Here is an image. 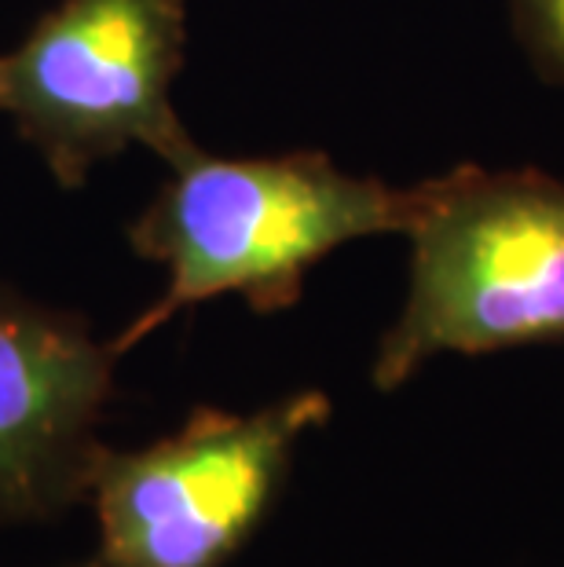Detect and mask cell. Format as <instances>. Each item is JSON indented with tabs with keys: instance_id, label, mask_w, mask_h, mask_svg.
Masks as SVG:
<instances>
[{
	"instance_id": "1",
	"label": "cell",
	"mask_w": 564,
	"mask_h": 567,
	"mask_svg": "<svg viewBox=\"0 0 564 567\" xmlns=\"http://www.w3.org/2000/svg\"><path fill=\"white\" fill-rule=\"evenodd\" d=\"M165 168L125 227L132 252L162 268L165 286L111 341L117 359L217 297H243L260 316L286 311L330 252L403 235L414 213V187L348 173L322 151L221 158L195 143Z\"/></svg>"
},
{
	"instance_id": "2",
	"label": "cell",
	"mask_w": 564,
	"mask_h": 567,
	"mask_svg": "<svg viewBox=\"0 0 564 567\" xmlns=\"http://www.w3.org/2000/svg\"><path fill=\"white\" fill-rule=\"evenodd\" d=\"M407 293L370 384L396 392L433 359L564 337V179L459 165L414 184Z\"/></svg>"
},
{
	"instance_id": "3",
	"label": "cell",
	"mask_w": 564,
	"mask_h": 567,
	"mask_svg": "<svg viewBox=\"0 0 564 567\" xmlns=\"http://www.w3.org/2000/svg\"><path fill=\"white\" fill-rule=\"evenodd\" d=\"M184 59L187 0H55L0 52V117L66 190L125 151L173 165L195 147L173 100Z\"/></svg>"
},
{
	"instance_id": "4",
	"label": "cell",
	"mask_w": 564,
	"mask_h": 567,
	"mask_svg": "<svg viewBox=\"0 0 564 567\" xmlns=\"http://www.w3.org/2000/svg\"><path fill=\"white\" fill-rule=\"evenodd\" d=\"M330 395L290 392L254 410L198 406L147 446H100L85 502L95 553L74 567H224L279 498Z\"/></svg>"
},
{
	"instance_id": "5",
	"label": "cell",
	"mask_w": 564,
	"mask_h": 567,
	"mask_svg": "<svg viewBox=\"0 0 564 567\" xmlns=\"http://www.w3.org/2000/svg\"><path fill=\"white\" fill-rule=\"evenodd\" d=\"M114 373L89 319L0 282V535L85 502Z\"/></svg>"
},
{
	"instance_id": "6",
	"label": "cell",
	"mask_w": 564,
	"mask_h": 567,
	"mask_svg": "<svg viewBox=\"0 0 564 567\" xmlns=\"http://www.w3.org/2000/svg\"><path fill=\"white\" fill-rule=\"evenodd\" d=\"M527 59L564 89V0H506Z\"/></svg>"
}]
</instances>
